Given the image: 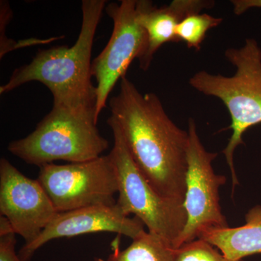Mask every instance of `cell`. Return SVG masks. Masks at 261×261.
I'll list each match as a JSON object with an SVG mask.
<instances>
[{"label": "cell", "mask_w": 261, "mask_h": 261, "mask_svg": "<svg viewBox=\"0 0 261 261\" xmlns=\"http://www.w3.org/2000/svg\"><path fill=\"white\" fill-rule=\"evenodd\" d=\"M58 214L40 182L25 176L5 158L0 160V214L25 245L34 242Z\"/></svg>", "instance_id": "obj_9"}, {"label": "cell", "mask_w": 261, "mask_h": 261, "mask_svg": "<svg viewBox=\"0 0 261 261\" xmlns=\"http://www.w3.org/2000/svg\"><path fill=\"white\" fill-rule=\"evenodd\" d=\"M231 3L236 15H243L252 8H261V0H231Z\"/></svg>", "instance_id": "obj_17"}, {"label": "cell", "mask_w": 261, "mask_h": 261, "mask_svg": "<svg viewBox=\"0 0 261 261\" xmlns=\"http://www.w3.org/2000/svg\"><path fill=\"white\" fill-rule=\"evenodd\" d=\"M144 226L140 219L123 214L116 203L58 213L34 242L23 245L18 255L22 261H29L34 252L51 240L86 233H116L133 240L145 231Z\"/></svg>", "instance_id": "obj_10"}, {"label": "cell", "mask_w": 261, "mask_h": 261, "mask_svg": "<svg viewBox=\"0 0 261 261\" xmlns=\"http://www.w3.org/2000/svg\"><path fill=\"white\" fill-rule=\"evenodd\" d=\"M94 261H106V260H104V259L102 258H95L94 259Z\"/></svg>", "instance_id": "obj_19"}, {"label": "cell", "mask_w": 261, "mask_h": 261, "mask_svg": "<svg viewBox=\"0 0 261 261\" xmlns=\"http://www.w3.org/2000/svg\"><path fill=\"white\" fill-rule=\"evenodd\" d=\"M106 11L113 20V29L107 45L92 61L96 82V118L106 108L108 98L118 81L126 75L134 60L145 49L146 34L141 25L137 0L109 3Z\"/></svg>", "instance_id": "obj_8"}, {"label": "cell", "mask_w": 261, "mask_h": 261, "mask_svg": "<svg viewBox=\"0 0 261 261\" xmlns=\"http://www.w3.org/2000/svg\"><path fill=\"white\" fill-rule=\"evenodd\" d=\"M225 58L236 68L234 74L226 76L200 70L189 84L197 92L218 98L231 117L228 128L232 135L223 150L231 171L233 190L239 185L233 165V154L243 145V137L250 127L261 123V48L255 39L247 38L243 47H230Z\"/></svg>", "instance_id": "obj_3"}, {"label": "cell", "mask_w": 261, "mask_h": 261, "mask_svg": "<svg viewBox=\"0 0 261 261\" xmlns=\"http://www.w3.org/2000/svg\"><path fill=\"white\" fill-rule=\"evenodd\" d=\"M97 124L95 113L53 106L32 133L10 142L8 150L39 168L57 161H92L109 147Z\"/></svg>", "instance_id": "obj_4"}, {"label": "cell", "mask_w": 261, "mask_h": 261, "mask_svg": "<svg viewBox=\"0 0 261 261\" xmlns=\"http://www.w3.org/2000/svg\"><path fill=\"white\" fill-rule=\"evenodd\" d=\"M140 21L146 34L145 49L138 58L140 68L149 69L154 56L163 44L179 42L176 30L183 19L202 10L212 9L213 0H173L158 8L149 0H137Z\"/></svg>", "instance_id": "obj_11"}, {"label": "cell", "mask_w": 261, "mask_h": 261, "mask_svg": "<svg viewBox=\"0 0 261 261\" xmlns=\"http://www.w3.org/2000/svg\"><path fill=\"white\" fill-rule=\"evenodd\" d=\"M37 179L58 213L116 203L118 181L109 154L86 162L44 165Z\"/></svg>", "instance_id": "obj_7"}, {"label": "cell", "mask_w": 261, "mask_h": 261, "mask_svg": "<svg viewBox=\"0 0 261 261\" xmlns=\"http://www.w3.org/2000/svg\"><path fill=\"white\" fill-rule=\"evenodd\" d=\"M16 233L0 237V261H22L15 252Z\"/></svg>", "instance_id": "obj_16"}, {"label": "cell", "mask_w": 261, "mask_h": 261, "mask_svg": "<svg viewBox=\"0 0 261 261\" xmlns=\"http://www.w3.org/2000/svg\"><path fill=\"white\" fill-rule=\"evenodd\" d=\"M186 192L184 206L187 221L175 248L200 238L204 231L228 227L221 211L219 191L226 176L216 174L212 163L218 154L206 150L193 118L188 119Z\"/></svg>", "instance_id": "obj_6"}, {"label": "cell", "mask_w": 261, "mask_h": 261, "mask_svg": "<svg viewBox=\"0 0 261 261\" xmlns=\"http://www.w3.org/2000/svg\"><path fill=\"white\" fill-rule=\"evenodd\" d=\"M198 239L211 244L231 260L261 254V205L248 211L243 226L207 230Z\"/></svg>", "instance_id": "obj_12"}, {"label": "cell", "mask_w": 261, "mask_h": 261, "mask_svg": "<svg viewBox=\"0 0 261 261\" xmlns=\"http://www.w3.org/2000/svg\"><path fill=\"white\" fill-rule=\"evenodd\" d=\"M110 108L134 162L149 185L163 197L184 203L188 132L173 123L155 94L141 93L126 75Z\"/></svg>", "instance_id": "obj_1"}, {"label": "cell", "mask_w": 261, "mask_h": 261, "mask_svg": "<svg viewBox=\"0 0 261 261\" xmlns=\"http://www.w3.org/2000/svg\"><path fill=\"white\" fill-rule=\"evenodd\" d=\"M175 261H245L233 260L224 256L216 247L205 240L197 239L185 243L176 250Z\"/></svg>", "instance_id": "obj_15"}, {"label": "cell", "mask_w": 261, "mask_h": 261, "mask_svg": "<svg viewBox=\"0 0 261 261\" xmlns=\"http://www.w3.org/2000/svg\"><path fill=\"white\" fill-rule=\"evenodd\" d=\"M15 233L14 228L8 218L4 216H0V237Z\"/></svg>", "instance_id": "obj_18"}, {"label": "cell", "mask_w": 261, "mask_h": 261, "mask_svg": "<svg viewBox=\"0 0 261 261\" xmlns=\"http://www.w3.org/2000/svg\"><path fill=\"white\" fill-rule=\"evenodd\" d=\"M106 0L82 1V28L72 47L40 49L29 64L16 68L0 94L31 82L44 84L53 94V106L95 113L96 86L92 83V57L94 36L106 8ZM98 121V120H97Z\"/></svg>", "instance_id": "obj_2"}, {"label": "cell", "mask_w": 261, "mask_h": 261, "mask_svg": "<svg viewBox=\"0 0 261 261\" xmlns=\"http://www.w3.org/2000/svg\"><path fill=\"white\" fill-rule=\"evenodd\" d=\"M107 123L114 139L109 155L118 181L117 205L126 216L135 215L149 232L163 238L175 248L187 224L184 203L163 197L149 185L134 162L117 122L111 116Z\"/></svg>", "instance_id": "obj_5"}, {"label": "cell", "mask_w": 261, "mask_h": 261, "mask_svg": "<svg viewBox=\"0 0 261 261\" xmlns=\"http://www.w3.org/2000/svg\"><path fill=\"white\" fill-rule=\"evenodd\" d=\"M223 19L207 13H195L180 22L176 30L178 40L186 43L189 49L200 51L206 34L211 29L219 27Z\"/></svg>", "instance_id": "obj_14"}, {"label": "cell", "mask_w": 261, "mask_h": 261, "mask_svg": "<svg viewBox=\"0 0 261 261\" xmlns=\"http://www.w3.org/2000/svg\"><path fill=\"white\" fill-rule=\"evenodd\" d=\"M176 250L163 238L144 231L121 250L119 237L112 243V252L106 261H175Z\"/></svg>", "instance_id": "obj_13"}]
</instances>
